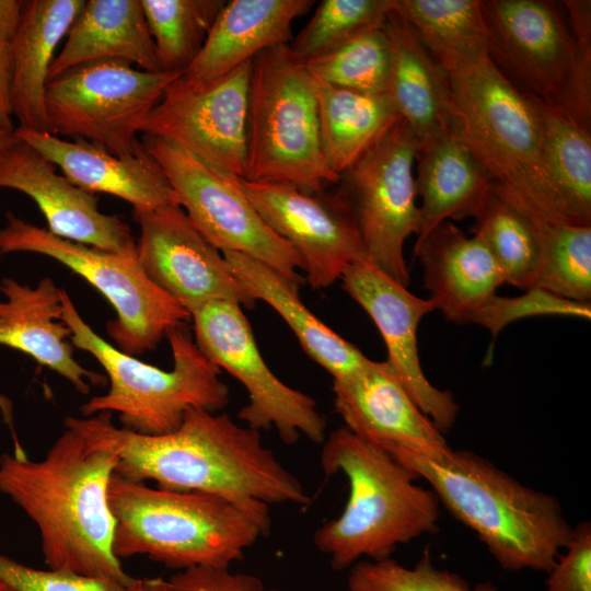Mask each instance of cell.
Listing matches in <instances>:
<instances>
[{"label":"cell","instance_id":"obj_1","mask_svg":"<svg viewBox=\"0 0 591 591\" xmlns=\"http://www.w3.org/2000/svg\"><path fill=\"white\" fill-rule=\"evenodd\" d=\"M65 426L114 449V473L134 482L154 480L160 488L212 494L246 506L309 501L260 432L228 414L189 408L179 427L163 434L116 427L108 412L67 417Z\"/></svg>","mask_w":591,"mask_h":591},{"label":"cell","instance_id":"obj_2","mask_svg":"<svg viewBox=\"0 0 591 591\" xmlns=\"http://www.w3.org/2000/svg\"><path fill=\"white\" fill-rule=\"evenodd\" d=\"M117 463L114 449L69 428L40 461L0 456V493L37 526L49 569L125 586L134 580L113 552L107 489Z\"/></svg>","mask_w":591,"mask_h":591},{"label":"cell","instance_id":"obj_3","mask_svg":"<svg viewBox=\"0 0 591 591\" xmlns=\"http://www.w3.org/2000/svg\"><path fill=\"white\" fill-rule=\"evenodd\" d=\"M389 453L430 485L440 505L476 533L505 570L548 572L571 538L573 526L556 497L524 486L474 452Z\"/></svg>","mask_w":591,"mask_h":591},{"label":"cell","instance_id":"obj_4","mask_svg":"<svg viewBox=\"0 0 591 591\" xmlns=\"http://www.w3.org/2000/svg\"><path fill=\"white\" fill-rule=\"evenodd\" d=\"M107 500L115 521L113 552L138 555L182 571L230 568L268 535V505L246 506L223 497L150 487L113 473Z\"/></svg>","mask_w":591,"mask_h":591},{"label":"cell","instance_id":"obj_5","mask_svg":"<svg viewBox=\"0 0 591 591\" xmlns=\"http://www.w3.org/2000/svg\"><path fill=\"white\" fill-rule=\"evenodd\" d=\"M451 89L452 130L493 182V190L538 227L570 223L543 159L538 112L488 54L444 70Z\"/></svg>","mask_w":591,"mask_h":591},{"label":"cell","instance_id":"obj_6","mask_svg":"<svg viewBox=\"0 0 591 591\" xmlns=\"http://www.w3.org/2000/svg\"><path fill=\"white\" fill-rule=\"evenodd\" d=\"M321 465L343 474L349 496L339 517L316 530L313 542L334 570L362 559L390 557L399 544L438 531L440 501L410 468L346 427L323 441Z\"/></svg>","mask_w":591,"mask_h":591},{"label":"cell","instance_id":"obj_7","mask_svg":"<svg viewBox=\"0 0 591 591\" xmlns=\"http://www.w3.org/2000/svg\"><path fill=\"white\" fill-rule=\"evenodd\" d=\"M61 320L71 329L73 347L92 355L106 372L109 389L80 408L83 417L117 413L123 428L142 434L174 431L189 408L210 413L229 405L230 392L221 369L197 347L186 324L166 333L173 369L165 371L128 355L97 335L61 289Z\"/></svg>","mask_w":591,"mask_h":591},{"label":"cell","instance_id":"obj_8","mask_svg":"<svg viewBox=\"0 0 591 591\" xmlns=\"http://www.w3.org/2000/svg\"><path fill=\"white\" fill-rule=\"evenodd\" d=\"M243 178L311 192L339 181L321 147L315 81L289 45L251 61Z\"/></svg>","mask_w":591,"mask_h":591},{"label":"cell","instance_id":"obj_9","mask_svg":"<svg viewBox=\"0 0 591 591\" xmlns=\"http://www.w3.org/2000/svg\"><path fill=\"white\" fill-rule=\"evenodd\" d=\"M488 56L525 95L556 107L581 126L591 121V32H571L546 0H482Z\"/></svg>","mask_w":591,"mask_h":591},{"label":"cell","instance_id":"obj_10","mask_svg":"<svg viewBox=\"0 0 591 591\" xmlns=\"http://www.w3.org/2000/svg\"><path fill=\"white\" fill-rule=\"evenodd\" d=\"M5 219L0 229V256L16 252L45 255L84 278L116 311L106 329L119 350L140 356L154 349L171 328L192 320L187 310L148 278L136 246L104 251L57 236L12 212Z\"/></svg>","mask_w":591,"mask_h":591},{"label":"cell","instance_id":"obj_11","mask_svg":"<svg viewBox=\"0 0 591 591\" xmlns=\"http://www.w3.org/2000/svg\"><path fill=\"white\" fill-rule=\"evenodd\" d=\"M179 76L136 69L121 60L70 68L46 86L53 134L101 144L121 158L142 157L140 124Z\"/></svg>","mask_w":591,"mask_h":591},{"label":"cell","instance_id":"obj_12","mask_svg":"<svg viewBox=\"0 0 591 591\" xmlns=\"http://www.w3.org/2000/svg\"><path fill=\"white\" fill-rule=\"evenodd\" d=\"M193 224L221 253L236 252L277 270L297 285L305 279L301 256L264 221L239 176L218 170L164 139L142 135Z\"/></svg>","mask_w":591,"mask_h":591},{"label":"cell","instance_id":"obj_13","mask_svg":"<svg viewBox=\"0 0 591 591\" xmlns=\"http://www.w3.org/2000/svg\"><path fill=\"white\" fill-rule=\"evenodd\" d=\"M417 140L399 119L340 174L337 192L349 207L368 262L407 287L404 244L418 235L420 212L414 175Z\"/></svg>","mask_w":591,"mask_h":591},{"label":"cell","instance_id":"obj_14","mask_svg":"<svg viewBox=\"0 0 591 591\" xmlns=\"http://www.w3.org/2000/svg\"><path fill=\"white\" fill-rule=\"evenodd\" d=\"M192 321L200 351L245 387L248 403L237 414L245 426L257 431L275 428L288 444L301 436L316 443L325 440L326 420L315 399L283 383L268 368L240 304L209 302L192 314Z\"/></svg>","mask_w":591,"mask_h":591},{"label":"cell","instance_id":"obj_15","mask_svg":"<svg viewBox=\"0 0 591 591\" xmlns=\"http://www.w3.org/2000/svg\"><path fill=\"white\" fill-rule=\"evenodd\" d=\"M250 76L251 61L202 86L189 85L179 76L140 124L139 132L244 177Z\"/></svg>","mask_w":591,"mask_h":591},{"label":"cell","instance_id":"obj_16","mask_svg":"<svg viewBox=\"0 0 591 591\" xmlns=\"http://www.w3.org/2000/svg\"><path fill=\"white\" fill-rule=\"evenodd\" d=\"M239 181L268 227L301 256L304 279L313 289L332 286L350 265L368 260L356 220L337 190Z\"/></svg>","mask_w":591,"mask_h":591},{"label":"cell","instance_id":"obj_17","mask_svg":"<svg viewBox=\"0 0 591 591\" xmlns=\"http://www.w3.org/2000/svg\"><path fill=\"white\" fill-rule=\"evenodd\" d=\"M139 227L138 262L148 278L192 315L212 301L251 309L256 301L223 254L193 224L181 206L132 209Z\"/></svg>","mask_w":591,"mask_h":591},{"label":"cell","instance_id":"obj_18","mask_svg":"<svg viewBox=\"0 0 591 591\" xmlns=\"http://www.w3.org/2000/svg\"><path fill=\"white\" fill-rule=\"evenodd\" d=\"M343 289L372 318L387 351L386 363L419 409L444 434L455 424L460 407L453 394L433 386L421 368L417 328L434 310L368 260L350 265L341 279Z\"/></svg>","mask_w":591,"mask_h":591},{"label":"cell","instance_id":"obj_19","mask_svg":"<svg viewBox=\"0 0 591 591\" xmlns=\"http://www.w3.org/2000/svg\"><path fill=\"white\" fill-rule=\"evenodd\" d=\"M0 188L32 198L53 234L104 251L136 246L129 225L99 210L97 198L56 173L55 165L15 135L0 152Z\"/></svg>","mask_w":591,"mask_h":591},{"label":"cell","instance_id":"obj_20","mask_svg":"<svg viewBox=\"0 0 591 591\" xmlns=\"http://www.w3.org/2000/svg\"><path fill=\"white\" fill-rule=\"evenodd\" d=\"M334 406L345 427L386 452L439 455L451 450L443 433L419 409L386 361H368L333 379Z\"/></svg>","mask_w":591,"mask_h":591},{"label":"cell","instance_id":"obj_21","mask_svg":"<svg viewBox=\"0 0 591 591\" xmlns=\"http://www.w3.org/2000/svg\"><path fill=\"white\" fill-rule=\"evenodd\" d=\"M14 134L58 166L70 183L90 194H109L140 210L179 206L166 176L147 152L121 158L84 139L68 141L21 127Z\"/></svg>","mask_w":591,"mask_h":591},{"label":"cell","instance_id":"obj_22","mask_svg":"<svg viewBox=\"0 0 591 591\" xmlns=\"http://www.w3.org/2000/svg\"><path fill=\"white\" fill-rule=\"evenodd\" d=\"M415 256L434 310L456 324L472 323L505 283L496 260L475 235L444 221L418 237Z\"/></svg>","mask_w":591,"mask_h":591},{"label":"cell","instance_id":"obj_23","mask_svg":"<svg viewBox=\"0 0 591 591\" xmlns=\"http://www.w3.org/2000/svg\"><path fill=\"white\" fill-rule=\"evenodd\" d=\"M0 345L32 357L67 379L81 394L105 385L106 376L73 358L71 329L61 320V289L44 277L35 287L4 277L0 281Z\"/></svg>","mask_w":591,"mask_h":591},{"label":"cell","instance_id":"obj_24","mask_svg":"<svg viewBox=\"0 0 591 591\" xmlns=\"http://www.w3.org/2000/svg\"><path fill=\"white\" fill-rule=\"evenodd\" d=\"M312 0H231L211 25L201 50L181 74L187 84H209L262 51L289 45L296 19L308 13Z\"/></svg>","mask_w":591,"mask_h":591},{"label":"cell","instance_id":"obj_25","mask_svg":"<svg viewBox=\"0 0 591 591\" xmlns=\"http://www.w3.org/2000/svg\"><path fill=\"white\" fill-rule=\"evenodd\" d=\"M84 3V0L25 1L19 30L10 44V105L19 127L53 134L45 106L49 68L58 44Z\"/></svg>","mask_w":591,"mask_h":591},{"label":"cell","instance_id":"obj_26","mask_svg":"<svg viewBox=\"0 0 591 591\" xmlns=\"http://www.w3.org/2000/svg\"><path fill=\"white\" fill-rule=\"evenodd\" d=\"M383 30L390 48L386 94L417 143L452 129L447 72L428 54L405 20L392 8Z\"/></svg>","mask_w":591,"mask_h":591},{"label":"cell","instance_id":"obj_27","mask_svg":"<svg viewBox=\"0 0 591 591\" xmlns=\"http://www.w3.org/2000/svg\"><path fill=\"white\" fill-rule=\"evenodd\" d=\"M416 193L424 236L444 221L474 218L493 190V182L467 147L448 130L417 143Z\"/></svg>","mask_w":591,"mask_h":591},{"label":"cell","instance_id":"obj_28","mask_svg":"<svg viewBox=\"0 0 591 591\" xmlns=\"http://www.w3.org/2000/svg\"><path fill=\"white\" fill-rule=\"evenodd\" d=\"M97 60H121L140 70L159 72L140 0L85 1L49 68L48 81L70 68Z\"/></svg>","mask_w":591,"mask_h":591},{"label":"cell","instance_id":"obj_29","mask_svg":"<svg viewBox=\"0 0 591 591\" xmlns=\"http://www.w3.org/2000/svg\"><path fill=\"white\" fill-rule=\"evenodd\" d=\"M222 254L252 298L271 306L288 324L305 354L333 379L351 374L368 361L369 358L357 346L306 308L300 298L299 285L244 254Z\"/></svg>","mask_w":591,"mask_h":591},{"label":"cell","instance_id":"obj_30","mask_svg":"<svg viewBox=\"0 0 591 591\" xmlns=\"http://www.w3.org/2000/svg\"><path fill=\"white\" fill-rule=\"evenodd\" d=\"M315 81L321 147L340 176L401 118L387 94H369Z\"/></svg>","mask_w":591,"mask_h":591},{"label":"cell","instance_id":"obj_31","mask_svg":"<svg viewBox=\"0 0 591 591\" xmlns=\"http://www.w3.org/2000/svg\"><path fill=\"white\" fill-rule=\"evenodd\" d=\"M393 8L444 70L488 54L480 0H393Z\"/></svg>","mask_w":591,"mask_h":591},{"label":"cell","instance_id":"obj_32","mask_svg":"<svg viewBox=\"0 0 591 591\" xmlns=\"http://www.w3.org/2000/svg\"><path fill=\"white\" fill-rule=\"evenodd\" d=\"M543 159L566 219L591 224V132L565 112L534 100Z\"/></svg>","mask_w":591,"mask_h":591},{"label":"cell","instance_id":"obj_33","mask_svg":"<svg viewBox=\"0 0 591 591\" xmlns=\"http://www.w3.org/2000/svg\"><path fill=\"white\" fill-rule=\"evenodd\" d=\"M474 219L473 235L496 260L505 283L522 290L533 288L541 260V233L534 221L494 190Z\"/></svg>","mask_w":591,"mask_h":591},{"label":"cell","instance_id":"obj_34","mask_svg":"<svg viewBox=\"0 0 591 591\" xmlns=\"http://www.w3.org/2000/svg\"><path fill=\"white\" fill-rule=\"evenodd\" d=\"M224 3L223 0H140L160 72L186 71Z\"/></svg>","mask_w":591,"mask_h":591},{"label":"cell","instance_id":"obj_35","mask_svg":"<svg viewBox=\"0 0 591 591\" xmlns=\"http://www.w3.org/2000/svg\"><path fill=\"white\" fill-rule=\"evenodd\" d=\"M316 81L369 94H386L390 48L383 24L364 30L304 62Z\"/></svg>","mask_w":591,"mask_h":591},{"label":"cell","instance_id":"obj_36","mask_svg":"<svg viewBox=\"0 0 591 591\" xmlns=\"http://www.w3.org/2000/svg\"><path fill=\"white\" fill-rule=\"evenodd\" d=\"M540 233L541 260L533 288L591 303V224H549Z\"/></svg>","mask_w":591,"mask_h":591},{"label":"cell","instance_id":"obj_37","mask_svg":"<svg viewBox=\"0 0 591 591\" xmlns=\"http://www.w3.org/2000/svg\"><path fill=\"white\" fill-rule=\"evenodd\" d=\"M392 8L393 0H323L289 47L305 62L364 30L382 25Z\"/></svg>","mask_w":591,"mask_h":591},{"label":"cell","instance_id":"obj_38","mask_svg":"<svg viewBox=\"0 0 591 591\" xmlns=\"http://www.w3.org/2000/svg\"><path fill=\"white\" fill-rule=\"evenodd\" d=\"M348 591H498L489 581L475 587L457 573L437 568L428 552L413 568L391 557L362 559L349 568Z\"/></svg>","mask_w":591,"mask_h":591},{"label":"cell","instance_id":"obj_39","mask_svg":"<svg viewBox=\"0 0 591 591\" xmlns=\"http://www.w3.org/2000/svg\"><path fill=\"white\" fill-rule=\"evenodd\" d=\"M518 297L496 294L474 317L491 334L493 340L510 323L538 315H566L590 318L591 303H580L555 296L540 288H530Z\"/></svg>","mask_w":591,"mask_h":591},{"label":"cell","instance_id":"obj_40","mask_svg":"<svg viewBox=\"0 0 591 591\" xmlns=\"http://www.w3.org/2000/svg\"><path fill=\"white\" fill-rule=\"evenodd\" d=\"M0 581L15 591H128L129 586L65 570L36 569L0 554Z\"/></svg>","mask_w":591,"mask_h":591},{"label":"cell","instance_id":"obj_41","mask_svg":"<svg viewBox=\"0 0 591 591\" xmlns=\"http://www.w3.org/2000/svg\"><path fill=\"white\" fill-rule=\"evenodd\" d=\"M546 591H591V524L573 526L572 535L547 572Z\"/></svg>","mask_w":591,"mask_h":591},{"label":"cell","instance_id":"obj_42","mask_svg":"<svg viewBox=\"0 0 591 591\" xmlns=\"http://www.w3.org/2000/svg\"><path fill=\"white\" fill-rule=\"evenodd\" d=\"M169 591H273L256 576L230 568L195 567L167 579Z\"/></svg>","mask_w":591,"mask_h":591},{"label":"cell","instance_id":"obj_43","mask_svg":"<svg viewBox=\"0 0 591 591\" xmlns=\"http://www.w3.org/2000/svg\"><path fill=\"white\" fill-rule=\"evenodd\" d=\"M11 53L10 45L0 43V132L14 131L10 105Z\"/></svg>","mask_w":591,"mask_h":591},{"label":"cell","instance_id":"obj_44","mask_svg":"<svg viewBox=\"0 0 591 591\" xmlns=\"http://www.w3.org/2000/svg\"><path fill=\"white\" fill-rule=\"evenodd\" d=\"M25 1L0 0V43L10 45L13 40L23 14Z\"/></svg>","mask_w":591,"mask_h":591},{"label":"cell","instance_id":"obj_45","mask_svg":"<svg viewBox=\"0 0 591 591\" xmlns=\"http://www.w3.org/2000/svg\"><path fill=\"white\" fill-rule=\"evenodd\" d=\"M128 591H169L167 580L155 578H134Z\"/></svg>","mask_w":591,"mask_h":591},{"label":"cell","instance_id":"obj_46","mask_svg":"<svg viewBox=\"0 0 591 591\" xmlns=\"http://www.w3.org/2000/svg\"><path fill=\"white\" fill-rule=\"evenodd\" d=\"M0 412L3 417V421L8 425L11 433H14L12 403L3 395H0Z\"/></svg>","mask_w":591,"mask_h":591},{"label":"cell","instance_id":"obj_47","mask_svg":"<svg viewBox=\"0 0 591 591\" xmlns=\"http://www.w3.org/2000/svg\"><path fill=\"white\" fill-rule=\"evenodd\" d=\"M15 130V129H14ZM15 139L14 131L0 132V152Z\"/></svg>","mask_w":591,"mask_h":591},{"label":"cell","instance_id":"obj_48","mask_svg":"<svg viewBox=\"0 0 591 591\" xmlns=\"http://www.w3.org/2000/svg\"><path fill=\"white\" fill-rule=\"evenodd\" d=\"M0 591H15L11 587H9L7 583L0 581Z\"/></svg>","mask_w":591,"mask_h":591}]
</instances>
